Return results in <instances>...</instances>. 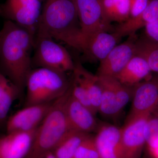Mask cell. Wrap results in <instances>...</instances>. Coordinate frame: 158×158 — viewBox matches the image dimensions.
Masks as SVG:
<instances>
[{
    "label": "cell",
    "instance_id": "cell-1",
    "mask_svg": "<svg viewBox=\"0 0 158 158\" xmlns=\"http://www.w3.org/2000/svg\"><path fill=\"white\" fill-rule=\"evenodd\" d=\"M35 36L16 23L6 20L0 30V73L22 93L32 70Z\"/></svg>",
    "mask_w": 158,
    "mask_h": 158
},
{
    "label": "cell",
    "instance_id": "cell-2",
    "mask_svg": "<svg viewBox=\"0 0 158 158\" xmlns=\"http://www.w3.org/2000/svg\"><path fill=\"white\" fill-rule=\"evenodd\" d=\"M36 36L60 40L81 52L82 34L76 0H46Z\"/></svg>",
    "mask_w": 158,
    "mask_h": 158
},
{
    "label": "cell",
    "instance_id": "cell-3",
    "mask_svg": "<svg viewBox=\"0 0 158 158\" xmlns=\"http://www.w3.org/2000/svg\"><path fill=\"white\" fill-rule=\"evenodd\" d=\"M70 93L55 101L47 115L37 128L31 148L25 158H41L52 152L70 129L65 112Z\"/></svg>",
    "mask_w": 158,
    "mask_h": 158
},
{
    "label": "cell",
    "instance_id": "cell-4",
    "mask_svg": "<svg viewBox=\"0 0 158 158\" xmlns=\"http://www.w3.org/2000/svg\"><path fill=\"white\" fill-rule=\"evenodd\" d=\"M70 85L66 73L41 67L33 68L26 81L24 106L53 102L65 95Z\"/></svg>",
    "mask_w": 158,
    "mask_h": 158
},
{
    "label": "cell",
    "instance_id": "cell-5",
    "mask_svg": "<svg viewBox=\"0 0 158 158\" xmlns=\"http://www.w3.org/2000/svg\"><path fill=\"white\" fill-rule=\"evenodd\" d=\"M33 52L32 68L49 69L66 73L74 70L75 62L69 52L53 38L36 36Z\"/></svg>",
    "mask_w": 158,
    "mask_h": 158
},
{
    "label": "cell",
    "instance_id": "cell-6",
    "mask_svg": "<svg viewBox=\"0 0 158 158\" xmlns=\"http://www.w3.org/2000/svg\"><path fill=\"white\" fill-rule=\"evenodd\" d=\"M83 38L98 31L110 32L114 28L106 17L102 0H76Z\"/></svg>",
    "mask_w": 158,
    "mask_h": 158
},
{
    "label": "cell",
    "instance_id": "cell-7",
    "mask_svg": "<svg viewBox=\"0 0 158 158\" xmlns=\"http://www.w3.org/2000/svg\"><path fill=\"white\" fill-rule=\"evenodd\" d=\"M132 98L127 119L155 112L158 106V74L133 86Z\"/></svg>",
    "mask_w": 158,
    "mask_h": 158
},
{
    "label": "cell",
    "instance_id": "cell-8",
    "mask_svg": "<svg viewBox=\"0 0 158 158\" xmlns=\"http://www.w3.org/2000/svg\"><path fill=\"white\" fill-rule=\"evenodd\" d=\"M151 115V114H150ZM137 116L127 120L121 128L122 158H140L146 143L144 130L150 115Z\"/></svg>",
    "mask_w": 158,
    "mask_h": 158
},
{
    "label": "cell",
    "instance_id": "cell-9",
    "mask_svg": "<svg viewBox=\"0 0 158 158\" xmlns=\"http://www.w3.org/2000/svg\"><path fill=\"white\" fill-rule=\"evenodd\" d=\"M129 36L127 40L116 45L100 62L98 76L116 78L135 55V44L137 38L135 34Z\"/></svg>",
    "mask_w": 158,
    "mask_h": 158
},
{
    "label": "cell",
    "instance_id": "cell-10",
    "mask_svg": "<svg viewBox=\"0 0 158 158\" xmlns=\"http://www.w3.org/2000/svg\"><path fill=\"white\" fill-rule=\"evenodd\" d=\"M54 102L27 106L17 111L7 119L6 132L30 131L37 129L47 115Z\"/></svg>",
    "mask_w": 158,
    "mask_h": 158
},
{
    "label": "cell",
    "instance_id": "cell-11",
    "mask_svg": "<svg viewBox=\"0 0 158 158\" xmlns=\"http://www.w3.org/2000/svg\"><path fill=\"white\" fill-rule=\"evenodd\" d=\"M121 38L115 32L98 31L83 38L81 52L88 61L100 62L117 45Z\"/></svg>",
    "mask_w": 158,
    "mask_h": 158
},
{
    "label": "cell",
    "instance_id": "cell-12",
    "mask_svg": "<svg viewBox=\"0 0 158 158\" xmlns=\"http://www.w3.org/2000/svg\"><path fill=\"white\" fill-rule=\"evenodd\" d=\"M65 108L71 130L90 134L98 129L99 125L95 118V114L75 99L71 95L70 90L65 102Z\"/></svg>",
    "mask_w": 158,
    "mask_h": 158
},
{
    "label": "cell",
    "instance_id": "cell-13",
    "mask_svg": "<svg viewBox=\"0 0 158 158\" xmlns=\"http://www.w3.org/2000/svg\"><path fill=\"white\" fill-rule=\"evenodd\" d=\"M37 129L30 131L6 132V135L0 136V158H25Z\"/></svg>",
    "mask_w": 158,
    "mask_h": 158
},
{
    "label": "cell",
    "instance_id": "cell-14",
    "mask_svg": "<svg viewBox=\"0 0 158 158\" xmlns=\"http://www.w3.org/2000/svg\"><path fill=\"white\" fill-rule=\"evenodd\" d=\"M41 11L27 8L10 1L0 4V16L16 23L36 36Z\"/></svg>",
    "mask_w": 158,
    "mask_h": 158
},
{
    "label": "cell",
    "instance_id": "cell-15",
    "mask_svg": "<svg viewBox=\"0 0 158 158\" xmlns=\"http://www.w3.org/2000/svg\"><path fill=\"white\" fill-rule=\"evenodd\" d=\"M94 137L99 158H122L121 128L111 124L99 125Z\"/></svg>",
    "mask_w": 158,
    "mask_h": 158
},
{
    "label": "cell",
    "instance_id": "cell-16",
    "mask_svg": "<svg viewBox=\"0 0 158 158\" xmlns=\"http://www.w3.org/2000/svg\"><path fill=\"white\" fill-rule=\"evenodd\" d=\"M73 76L77 80L88 94L91 105L95 114L98 112L101 101L102 88L99 78L82 65L79 60H76Z\"/></svg>",
    "mask_w": 158,
    "mask_h": 158
},
{
    "label": "cell",
    "instance_id": "cell-17",
    "mask_svg": "<svg viewBox=\"0 0 158 158\" xmlns=\"http://www.w3.org/2000/svg\"><path fill=\"white\" fill-rule=\"evenodd\" d=\"M151 72L146 61L135 54L116 78L123 85L134 86L149 79Z\"/></svg>",
    "mask_w": 158,
    "mask_h": 158
},
{
    "label": "cell",
    "instance_id": "cell-18",
    "mask_svg": "<svg viewBox=\"0 0 158 158\" xmlns=\"http://www.w3.org/2000/svg\"><path fill=\"white\" fill-rule=\"evenodd\" d=\"M158 19V0H150L144 11L138 17L128 19L119 24L114 32L120 37L135 34L139 29L144 27L146 25Z\"/></svg>",
    "mask_w": 158,
    "mask_h": 158
},
{
    "label": "cell",
    "instance_id": "cell-19",
    "mask_svg": "<svg viewBox=\"0 0 158 158\" xmlns=\"http://www.w3.org/2000/svg\"><path fill=\"white\" fill-rule=\"evenodd\" d=\"M98 77L102 88L101 101L98 112L104 117L113 118L121 112L117 104L116 79L111 77Z\"/></svg>",
    "mask_w": 158,
    "mask_h": 158
},
{
    "label": "cell",
    "instance_id": "cell-20",
    "mask_svg": "<svg viewBox=\"0 0 158 158\" xmlns=\"http://www.w3.org/2000/svg\"><path fill=\"white\" fill-rule=\"evenodd\" d=\"M21 94L18 88L0 73V125H6L11 105Z\"/></svg>",
    "mask_w": 158,
    "mask_h": 158
},
{
    "label": "cell",
    "instance_id": "cell-21",
    "mask_svg": "<svg viewBox=\"0 0 158 158\" xmlns=\"http://www.w3.org/2000/svg\"><path fill=\"white\" fill-rule=\"evenodd\" d=\"M90 135L71 130L62 138L52 152L56 158H74L80 144Z\"/></svg>",
    "mask_w": 158,
    "mask_h": 158
},
{
    "label": "cell",
    "instance_id": "cell-22",
    "mask_svg": "<svg viewBox=\"0 0 158 158\" xmlns=\"http://www.w3.org/2000/svg\"><path fill=\"white\" fill-rule=\"evenodd\" d=\"M135 46L136 55L146 61L152 72L158 74V43L143 36L137 38Z\"/></svg>",
    "mask_w": 158,
    "mask_h": 158
},
{
    "label": "cell",
    "instance_id": "cell-23",
    "mask_svg": "<svg viewBox=\"0 0 158 158\" xmlns=\"http://www.w3.org/2000/svg\"><path fill=\"white\" fill-rule=\"evenodd\" d=\"M106 17L109 22L122 23L129 18L130 0H102Z\"/></svg>",
    "mask_w": 158,
    "mask_h": 158
},
{
    "label": "cell",
    "instance_id": "cell-24",
    "mask_svg": "<svg viewBox=\"0 0 158 158\" xmlns=\"http://www.w3.org/2000/svg\"><path fill=\"white\" fill-rule=\"evenodd\" d=\"M146 143L152 151L158 147V113L150 115L144 130Z\"/></svg>",
    "mask_w": 158,
    "mask_h": 158
},
{
    "label": "cell",
    "instance_id": "cell-25",
    "mask_svg": "<svg viewBox=\"0 0 158 158\" xmlns=\"http://www.w3.org/2000/svg\"><path fill=\"white\" fill-rule=\"evenodd\" d=\"M70 90L71 95L75 99L91 110L95 115L96 114L87 91L83 85L73 75L70 80Z\"/></svg>",
    "mask_w": 158,
    "mask_h": 158
},
{
    "label": "cell",
    "instance_id": "cell-26",
    "mask_svg": "<svg viewBox=\"0 0 158 158\" xmlns=\"http://www.w3.org/2000/svg\"><path fill=\"white\" fill-rule=\"evenodd\" d=\"M74 158H99L94 137L90 135L82 141Z\"/></svg>",
    "mask_w": 158,
    "mask_h": 158
},
{
    "label": "cell",
    "instance_id": "cell-27",
    "mask_svg": "<svg viewBox=\"0 0 158 158\" xmlns=\"http://www.w3.org/2000/svg\"><path fill=\"white\" fill-rule=\"evenodd\" d=\"M150 0H130L129 18L133 19L138 17L143 12Z\"/></svg>",
    "mask_w": 158,
    "mask_h": 158
},
{
    "label": "cell",
    "instance_id": "cell-28",
    "mask_svg": "<svg viewBox=\"0 0 158 158\" xmlns=\"http://www.w3.org/2000/svg\"><path fill=\"white\" fill-rule=\"evenodd\" d=\"M146 37L158 43V19L148 24L144 27Z\"/></svg>",
    "mask_w": 158,
    "mask_h": 158
},
{
    "label": "cell",
    "instance_id": "cell-29",
    "mask_svg": "<svg viewBox=\"0 0 158 158\" xmlns=\"http://www.w3.org/2000/svg\"><path fill=\"white\" fill-rule=\"evenodd\" d=\"M21 6L41 11V3L40 0H10Z\"/></svg>",
    "mask_w": 158,
    "mask_h": 158
},
{
    "label": "cell",
    "instance_id": "cell-30",
    "mask_svg": "<svg viewBox=\"0 0 158 158\" xmlns=\"http://www.w3.org/2000/svg\"><path fill=\"white\" fill-rule=\"evenodd\" d=\"M41 158H56V157L54 155L53 153L52 152L48 153L45 155L43 156Z\"/></svg>",
    "mask_w": 158,
    "mask_h": 158
},
{
    "label": "cell",
    "instance_id": "cell-31",
    "mask_svg": "<svg viewBox=\"0 0 158 158\" xmlns=\"http://www.w3.org/2000/svg\"><path fill=\"white\" fill-rule=\"evenodd\" d=\"M158 109V108H157V109Z\"/></svg>",
    "mask_w": 158,
    "mask_h": 158
}]
</instances>
